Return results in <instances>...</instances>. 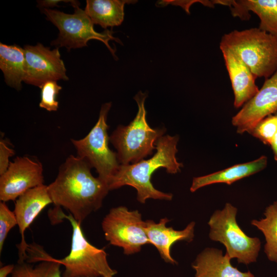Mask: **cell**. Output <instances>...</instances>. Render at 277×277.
<instances>
[{
  "mask_svg": "<svg viewBox=\"0 0 277 277\" xmlns=\"http://www.w3.org/2000/svg\"><path fill=\"white\" fill-rule=\"evenodd\" d=\"M264 215V218L253 220L251 224L264 235V252L268 259L277 263V200L266 207Z\"/></svg>",
  "mask_w": 277,
  "mask_h": 277,
  "instance_id": "obj_22",
  "label": "cell"
},
{
  "mask_svg": "<svg viewBox=\"0 0 277 277\" xmlns=\"http://www.w3.org/2000/svg\"><path fill=\"white\" fill-rule=\"evenodd\" d=\"M51 203H53L47 186L44 184L28 190L16 199L13 212L21 235V242L17 246L19 256L17 262H24L27 258L29 245L25 239V230L40 212Z\"/></svg>",
  "mask_w": 277,
  "mask_h": 277,
  "instance_id": "obj_13",
  "label": "cell"
},
{
  "mask_svg": "<svg viewBox=\"0 0 277 277\" xmlns=\"http://www.w3.org/2000/svg\"><path fill=\"white\" fill-rule=\"evenodd\" d=\"M169 220L164 217L158 223L152 220L146 221V232L150 244L157 249L161 258L166 263L176 264L177 262L171 255L173 244L178 241L191 242L194 238L195 222H191L182 230L166 226Z\"/></svg>",
  "mask_w": 277,
  "mask_h": 277,
  "instance_id": "obj_15",
  "label": "cell"
},
{
  "mask_svg": "<svg viewBox=\"0 0 277 277\" xmlns=\"http://www.w3.org/2000/svg\"><path fill=\"white\" fill-rule=\"evenodd\" d=\"M195 277V276H194Z\"/></svg>",
  "mask_w": 277,
  "mask_h": 277,
  "instance_id": "obj_30",
  "label": "cell"
},
{
  "mask_svg": "<svg viewBox=\"0 0 277 277\" xmlns=\"http://www.w3.org/2000/svg\"><path fill=\"white\" fill-rule=\"evenodd\" d=\"M220 47L235 53L256 78H268L277 70V37L259 28L226 33Z\"/></svg>",
  "mask_w": 277,
  "mask_h": 277,
  "instance_id": "obj_3",
  "label": "cell"
},
{
  "mask_svg": "<svg viewBox=\"0 0 277 277\" xmlns=\"http://www.w3.org/2000/svg\"><path fill=\"white\" fill-rule=\"evenodd\" d=\"M91 168L86 160L70 155L47 186L52 203L68 210L80 224L101 207L110 191L107 183L93 176Z\"/></svg>",
  "mask_w": 277,
  "mask_h": 277,
  "instance_id": "obj_1",
  "label": "cell"
},
{
  "mask_svg": "<svg viewBox=\"0 0 277 277\" xmlns=\"http://www.w3.org/2000/svg\"><path fill=\"white\" fill-rule=\"evenodd\" d=\"M276 132L277 112L263 118L248 133L264 144L269 145Z\"/></svg>",
  "mask_w": 277,
  "mask_h": 277,
  "instance_id": "obj_23",
  "label": "cell"
},
{
  "mask_svg": "<svg viewBox=\"0 0 277 277\" xmlns=\"http://www.w3.org/2000/svg\"><path fill=\"white\" fill-rule=\"evenodd\" d=\"M269 146L271 147L272 150L274 155V159L276 161H277V132L272 138Z\"/></svg>",
  "mask_w": 277,
  "mask_h": 277,
  "instance_id": "obj_29",
  "label": "cell"
},
{
  "mask_svg": "<svg viewBox=\"0 0 277 277\" xmlns=\"http://www.w3.org/2000/svg\"><path fill=\"white\" fill-rule=\"evenodd\" d=\"M221 51L233 91L234 106L239 108L259 90L255 84L256 77L235 53L228 50Z\"/></svg>",
  "mask_w": 277,
  "mask_h": 277,
  "instance_id": "obj_14",
  "label": "cell"
},
{
  "mask_svg": "<svg viewBox=\"0 0 277 277\" xmlns=\"http://www.w3.org/2000/svg\"><path fill=\"white\" fill-rule=\"evenodd\" d=\"M44 184L43 168L38 161L17 156L0 177V200L14 201L28 190Z\"/></svg>",
  "mask_w": 277,
  "mask_h": 277,
  "instance_id": "obj_11",
  "label": "cell"
},
{
  "mask_svg": "<svg viewBox=\"0 0 277 277\" xmlns=\"http://www.w3.org/2000/svg\"><path fill=\"white\" fill-rule=\"evenodd\" d=\"M179 140L178 135H163L156 141V152L150 159L134 164L120 165L108 183L110 190L129 185L136 190L137 200L142 204L148 199L171 201L172 194L155 189L151 179L153 173L160 168H165L168 173L172 174L181 171L183 165L175 156Z\"/></svg>",
  "mask_w": 277,
  "mask_h": 277,
  "instance_id": "obj_2",
  "label": "cell"
},
{
  "mask_svg": "<svg viewBox=\"0 0 277 277\" xmlns=\"http://www.w3.org/2000/svg\"><path fill=\"white\" fill-rule=\"evenodd\" d=\"M111 106L110 102L102 106L97 122L85 137L71 140L77 156L94 168L98 177L108 185L120 165L116 153L109 147L110 136L107 132L109 126L107 117Z\"/></svg>",
  "mask_w": 277,
  "mask_h": 277,
  "instance_id": "obj_8",
  "label": "cell"
},
{
  "mask_svg": "<svg viewBox=\"0 0 277 277\" xmlns=\"http://www.w3.org/2000/svg\"><path fill=\"white\" fill-rule=\"evenodd\" d=\"M41 98L39 104L40 108L48 111H55L58 108V102L56 100L62 87L56 81H49L41 87Z\"/></svg>",
  "mask_w": 277,
  "mask_h": 277,
  "instance_id": "obj_24",
  "label": "cell"
},
{
  "mask_svg": "<svg viewBox=\"0 0 277 277\" xmlns=\"http://www.w3.org/2000/svg\"><path fill=\"white\" fill-rule=\"evenodd\" d=\"M238 209L226 203L222 210L214 212L208 224L209 238L224 245L226 253L239 263L248 265L256 261L261 248V241L256 237L248 236L236 221Z\"/></svg>",
  "mask_w": 277,
  "mask_h": 277,
  "instance_id": "obj_6",
  "label": "cell"
},
{
  "mask_svg": "<svg viewBox=\"0 0 277 277\" xmlns=\"http://www.w3.org/2000/svg\"><path fill=\"white\" fill-rule=\"evenodd\" d=\"M52 220H68L72 227L71 249L62 259H53L65 266L63 277H114L117 271L112 268L107 261V254L86 239L80 224L71 214L63 213L61 207L51 211Z\"/></svg>",
  "mask_w": 277,
  "mask_h": 277,
  "instance_id": "obj_4",
  "label": "cell"
},
{
  "mask_svg": "<svg viewBox=\"0 0 277 277\" xmlns=\"http://www.w3.org/2000/svg\"><path fill=\"white\" fill-rule=\"evenodd\" d=\"M230 258L221 250L207 248L199 253L192 267L195 277H254L250 271L242 272L233 267Z\"/></svg>",
  "mask_w": 277,
  "mask_h": 277,
  "instance_id": "obj_16",
  "label": "cell"
},
{
  "mask_svg": "<svg viewBox=\"0 0 277 277\" xmlns=\"http://www.w3.org/2000/svg\"><path fill=\"white\" fill-rule=\"evenodd\" d=\"M129 0H87L85 11L93 24L107 29L120 25L124 18L125 4L134 3Z\"/></svg>",
  "mask_w": 277,
  "mask_h": 277,
  "instance_id": "obj_20",
  "label": "cell"
},
{
  "mask_svg": "<svg viewBox=\"0 0 277 277\" xmlns=\"http://www.w3.org/2000/svg\"><path fill=\"white\" fill-rule=\"evenodd\" d=\"M17 225L14 212L11 211L5 202L0 203V253L9 231Z\"/></svg>",
  "mask_w": 277,
  "mask_h": 277,
  "instance_id": "obj_25",
  "label": "cell"
},
{
  "mask_svg": "<svg viewBox=\"0 0 277 277\" xmlns=\"http://www.w3.org/2000/svg\"><path fill=\"white\" fill-rule=\"evenodd\" d=\"M25 58L24 82L40 88L46 82L68 81L66 69L58 48L51 50L41 43L23 48Z\"/></svg>",
  "mask_w": 277,
  "mask_h": 277,
  "instance_id": "obj_10",
  "label": "cell"
},
{
  "mask_svg": "<svg viewBox=\"0 0 277 277\" xmlns=\"http://www.w3.org/2000/svg\"><path fill=\"white\" fill-rule=\"evenodd\" d=\"M105 238L110 244L121 247L126 255L138 252L150 244L146 232V221L137 210L125 206L111 209L102 222Z\"/></svg>",
  "mask_w": 277,
  "mask_h": 277,
  "instance_id": "obj_9",
  "label": "cell"
},
{
  "mask_svg": "<svg viewBox=\"0 0 277 277\" xmlns=\"http://www.w3.org/2000/svg\"><path fill=\"white\" fill-rule=\"evenodd\" d=\"M268 159L265 155L251 162L236 164L208 175L194 177L190 191L193 192L204 186L215 183L231 185L243 178L249 176L265 168Z\"/></svg>",
  "mask_w": 277,
  "mask_h": 277,
  "instance_id": "obj_19",
  "label": "cell"
},
{
  "mask_svg": "<svg viewBox=\"0 0 277 277\" xmlns=\"http://www.w3.org/2000/svg\"><path fill=\"white\" fill-rule=\"evenodd\" d=\"M76 5L74 6L73 14L50 9H43L46 19L54 24L58 29L59 34L56 39L51 43L57 48L65 47L68 51L71 49L80 48L87 46L91 39L102 42L114 57L115 51L109 45L110 41H121L113 36V32L106 29L103 32H96L90 18L83 10Z\"/></svg>",
  "mask_w": 277,
  "mask_h": 277,
  "instance_id": "obj_7",
  "label": "cell"
},
{
  "mask_svg": "<svg viewBox=\"0 0 277 277\" xmlns=\"http://www.w3.org/2000/svg\"><path fill=\"white\" fill-rule=\"evenodd\" d=\"M277 112V70L232 118L237 133L248 132L261 120Z\"/></svg>",
  "mask_w": 277,
  "mask_h": 277,
  "instance_id": "obj_12",
  "label": "cell"
},
{
  "mask_svg": "<svg viewBox=\"0 0 277 277\" xmlns=\"http://www.w3.org/2000/svg\"><path fill=\"white\" fill-rule=\"evenodd\" d=\"M13 264H9L3 266L0 269V277H7L9 274H11L14 268Z\"/></svg>",
  "mask_w": 277,
  "mask_h": 277,
  "instance_id": "obj_28",
  "label": "cell"
},
{
  "mask_svg": "<svg viewBox=\"0 0 277 277\" xmlns=\"http://www.w3.org/2000/svg\"><path fill=\"white\" fill-rule=\"evenodd\" d=\"M147 96L141 91L135 95L138 106L135 118L127 126H118L110 136L121 165L134 164L152 154L156 141L166 131L164 128L153 129L148 125L145 108Z\"/></svg>",
  "mask_w": 277,
  "mask_h": 277,
  "instance_id": "obj_5",
  "label": "cell"
},
{
  "mask_svg": "<svg viewBox=\"0 0 277 277\" xmlns=\"http://www.w3.org/2000/svg\"><path fill=\"white\" fill-rule=\"evenodd\" d=\"M25 58L24 49L16 45L0 43V69L6 83L19 90L25 76Z\"/></svg>",
  "mask_w": 277,
  "mask_h": 277,
  "instance_id": "obj_21",
  "label": "cell"
},
{
  "mask_svg": "<svg viewBox=\"0 0 277 277\" xmlns=\"http://www.w3.org/2000/svg\"><path fill=\"white\" fill-rule=\"evenodd\" d=\"M69 1H61V0H42L37 1V7L43 9H49L54 7H60L58 3L61 2H67Z\"/></svg>",
  "mask_w": 277,
  "mask_h": 277,
  "instance_id": "obj_27",
  "label": "cell"
},
{
  "mask_svg": "<svg viewBox=\"0 0 277 277\" xmlns=\"http://www.w3.org/2000/svg\"><path fill=\"white\" fill-rule=\"evenodd\" d=\"M15 154L14 150L11 149L5 140L0 141V175L3 174L8 169L10 162L9 159Z\"/></svg>",
  "mask_w": 277,
  "mask_h": 277,
  "instance_id": "obj_26",
  "label": "cell"
},
{
  "mask_svg": "<svg viewBox=\"0 0 277 277\" xmlns=\"http://www.w3.org/2000/svg\"><path fill=\"white\" fill-rule=\"evenodd\" d=\"M28 250L27 262H17L11 277H63L60 269L62 265L38 245H31Z\"/></svg>",
  "mask_w": 277,
  "mask_h": 277,
  "instance_id": "obj_18",
  "label": "cell"
},
{
  "mask_svg": "<svg viewBox=\"0 0 277 277\" xmlns=\"http://www.w3.org/2000/svg\"><path fill=\"white\" fill-rule=\"evenodd\" d=\"M227 6L233 16L243 20L249 19L252 11L260 19L259 28L277 37V0H228Z\"/></svg>",
  "mask_w": 277,
  "mask_h": 277,
  "instance_id": "obj_17",
  "label": "cell"
}]
</instances>
